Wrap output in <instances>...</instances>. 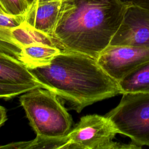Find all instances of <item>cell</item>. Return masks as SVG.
<instances>
[{"mask_svg":"<svg viewBox=\"0 0 149 149\" xmlns=\"http://www.w3.org/2000/svg\"><path fill=\"white\" fill-rule=\"evenodd\" d=\"M129 6L120 0H62L51 37L62 51L97 59L110 44Z\"/></svg>","mask_w":149,"mask_h":149,"instance_id":"1","label":"cell"},{"mask_svg":"<svg viewBox=\"0 0 149 149\" xmlns=\"http://www.w3.org/2000/svg\"><path fill=\"white\" fill-rule=\"evenodd\" d=\"M30 70L79 113L87 106L121 94L118 82L97 59L79 53L62 51L49 65Z\"/></svg>","mask_w":149,"mask_h":149,"instance_id":"2","label":"cell"},{"mask_svg":"<svg viewBox=\"0 0 149 149\" xmlns=\"http://www.w3.org/2000/svg\"><path fill=\"white\" fill-rule=\"evenodd\" d=\"M58 97L56 93L41 87L20 97V104L37 135L62 137L70 131L72 117Z\"/></svg>","mask_w":149,"mask_h":149,"instance_id":"3","label":"cell"},{"mask_svg":"<svg viewBox=\"0 0 149 149\" xmlns=\"http://www.w3.org/2000/svg\"><path fill=\"white\" fill-rule=\"evenodd\" d=\"M119 104L107 116L119 134L137 145L149 146V93L122 94Z\"/></svg>","mask_w":149,"mask_h":149,"instance_id":"4","label":"cell"},{"mask_svg":"<svg viewBox=\"0 0 149 149\" xmlns=\"http://www.w3.org/2000/svg\"><path fill=\"white\" fill-rule=\"evenodd\" d=\"M118 130L107 116L87 115L67 134L65 149H135L141 147L132 141L124 144L113 141Z\"/></svg>","mask_w":149,"mask_h":149,"instance_id":"5","label":"cell"},{"mask_svg":"<svg viewBox=\"0 0 149 149\" xmlns=\"http://www.w3.org/2000/svg\"><path fill=\"white\" fill-rule=\"evenodd\" d=\"M100 67L118 82L149 61V48L109 45L97 59Z\"/></svg>","mask_w":149,"mask_h":149,"instance_id":"6","label":"cell"},{"mask_svg":"<svg viewBox=\"0 0 149 149\" xmlns=\"http://www.w3.org/2000/svg\"><path fill=\"white\" fill-rule=\"evenodd\" d=\"M109 45L149 48V10L129 6Z\"/></svg>","mask_w":149,"mask_h":149,"instance_id":"7","label":"cell"},{"mask_svg":"<svg viewBox=\"0 0 149 149\" xmlns=\"http://www.w3.org/2000/svg\"><path fill=\"white\" fill-rule=\"evenodd\" d=\"M34 43L56 47L51 36L36 30L24 22L13 28H0V46L16 56L22 47Z\"/></svg>","mask_w":149,"mask_h":149,"instance_id":"8","label":"cell"},{"mask_svg":"<svg viewBox=\"0 0 149 149\" xmlns=\"http://www.w3.org/2000/svg\"><path fill=\"white\" fill-rule=\"evenodd\" d=\"M0 83L36 85L49 90L15 55L0 46Z\"/></svg>","mask_w":149,"mask_h":149,"instance_id":"9","label":"cell"},{"mask_svg":"<svg viewBox=\"0 0 149 149\" xmlns=\"http://www.w3.org/2000/svg\"><path fill=\"white\" fill-rule=\"evenodd\" d=\"M62 0L48 2L35 1L24 15V23L52 36L58 18Z\"/></svg>","mask_w":149,"mask_h":149,"instance_id":"10","label":"cell"},{"mask_svg":"<svg viewBox=\"0 0 149 149\" xmlns=\"http://www.w3.org/2000/svg\"><path fill=\"white\" fill-rule=\"evenodd\" d=\"M62 51L58 47L41 43H34L22 47L17 58L29 69L49 65Z\"/></svg>","mask_w":149,"mask_h":149,"instance_id":"11","label":"cell"},{"mask_svg":"<svg viewBox=\"0 0 149 149\" xmlns=\"http://www.w3.org/2000/svg\"><path fill=\"white\" fill-rule=\"evenodd\" d=\"M118 83L121 94L149 93V61L136 68Z\"/></svg>","mask_w":149,"mask_h":149,"instance_id":"12","label":"cell"},{"mask_svg":"<svg viewBox=\"0 0 149 149\" xmlns=\"http://www.w3.org/2000/svg\"><path fill=\"white\" fill-rule=\"evenodd\" d=\"M68 141V135L62 137H48L37 135L31 141L13 142L1 146L5 149H65Z\"/></svg>","mask_w":149,"mask_h":149,"instance_id":"13","label":"cell"},{"mask_svg":"<svg viewBox=\"0 0 149 149\" xmlns=\"http://www.w3.org/2000/svg\"><path fill=\"white\" fill-rule=\"evenodd\" d=\"M29 7L26 0H0V9L6 15H24Z\"/></svg>","mask_w":149,"mask_h":149,"instance_id":"14","label":"cell"},{"mask_svg":"<svg viewBox=\"0 0 149 149\" xmlns=\"http://www.w3.org/2000/svg\"><path fill=\"white\" fill-rule=\"evenodd\" d=\"M36 87H40L36 85L9 84L0 83V98L10 99Z\"/></svg>","mask_w":149,"mask_h":149,"instance_id":"15","label":"cell"},{"mask_svg":"<svg viewBox=\"0 0 149 149\" xmlns=\"http://www.w3.org/2000/svg\"><path fill=\"white\" fill-rule=\"evenodd\" d=\"M24 15H10L0 13V28H13L22 24Z\"/></svg>","mask_w":149,"mask_h":149,"instance_id":"16","label":"cell"},{"mask_svg":"<svg viewBox=\"0 0 149 149\" xmlns=\"http://www.w3.org/2000/svg\"><path fill=\"white\" fill-rule=\"evenodd\" d=\"M128 6H135L149 10V0H120Z\"/></svg>","mask_w":149,"mask_h":149,"instance_id":"17","label":"cell"},{"mask_svg":"<svg viewBox=\"0 0 149 149\" xmlns=\"http://www.w3.org/2000/svg\"><path fill=\"white\" fill-rule=\"evenodd\" d=\"M7 120V115L6 109L4 107L0 105V127Z\"/></svg>","mask_w":149,"mask_h":149,"instance_id":"18","label":"cell"},{"mask_svg":"<svg viewBox=\"0 0 149 149\" xmlns=\"http://www.w3.org/2000/svg\"><path fill=\"white\" fill-rule=\"evenodd\" d=\"M26 1H27V3H29V5H30L35 1H38L39 2H48V1H56V0H26Z\"/></svg>","mask_w":149,"mask_h":149,"instance_id":"19","label":"cell"},{"mask_svg":"<svg viewBox=\"0 0 149 149\" xmlns=\"http://www.w3.org/2000/svg\"><path fill=\"white\" fill-rule=\"evenodd\" d=\"M0 13H3V14H5V13H4V12L0 9Z\"/></svg>","mask_w":149,"mask_h":149,"instance_id":"20","label":"cell"}]
</instances>
